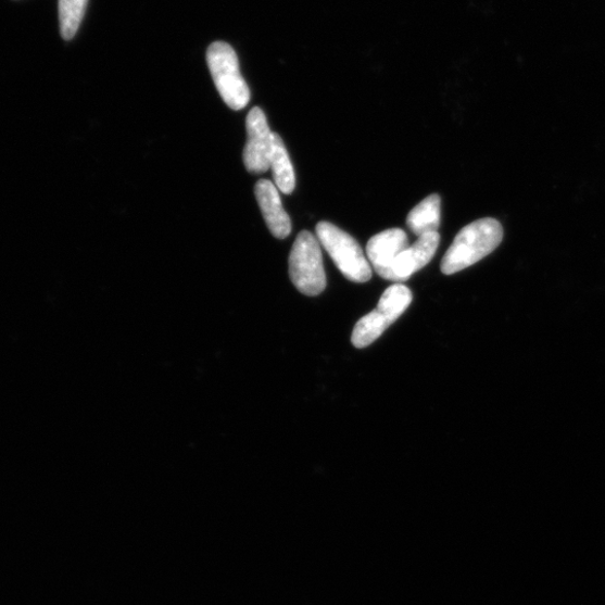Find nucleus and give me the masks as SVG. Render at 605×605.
Here are the masks:
<instances>
[{
    "label": "nucleus",
    "mask_w": 605,
    "mask_h": 605,
    "mask_svg": "<svg viewBox=\"0 0 605 605\" xmlns=\"http://www.w3.org/2000/svg\"><path fill=\"white\" fill-rule=\"evenodd\" d=\"M504 238L502 224L492 218L477 220L455 237L441 263L445 275H453L480 262L495 251Z\"/></svg>",
    "instance_id": "nucleus-1"
},
{
    "label": "nucleus",
    "mask_w": 605,
    "mask_h": 605,
    "mask_svg": "<svg viewBox=\"0 0 605 605\" xmlns=\"http://www.w3.org/2000/svg\"><path fill=\"white\" fill-rule=\"evenodd\" d=\"M413 301V294L405 285L396 282L388 288L377 307L355 325L351 341L355 348L364 349L374 343L404 314Z\"/></svg>",
    "instance_id": "nucleus-2"
},
{
    "label": "nucleus",
    "mask_w": 605,
    "mask_h": 605,
    "mask_svg": "<svg viewBox=\"0 0 605 605\" xmlns=\"http://www.w3.org/2000/svg\"><path fill=\"white\" fill-rule=\"evenodd\" d=\"M206 62L226 104L232 111H242L251 101V90L240 74L239 61L232 47L225 42L212 43L206 52Z\"/></svg>",
    "instance_id": "nucleus-3"
},
{
    "label": "nucleus",
    "mask_w": 605,
    "mask_h": 605,
    "mask_svg": "<svg viewBox=\"0 0 605 605\" xmlns=\"http://www.w3.org/2000/svg\"><path fill=\"white\" fill-rule=\"evenodd\" d=\"M316 235L346 279L353 282L370 280L371 266L357 240L327 222L316 225Z\"/></svg>",
    "instance_id": "nucleus-4"
},
{
    "label": "nucleus",
    "mask_w": 605,
    "mask_h": 605,
    "mask_svg": "<svg viewBox=\"0 0 605 605\" xmlns=\"http://www.w3.org/2000/svg\"><path fill=\"white\" fill-rule=\"evenodd\" d=\"M290 277L304 295L317 297L327 288L322 245L310 231H302L290 255Z\"/></svg>",
    "instance_id": "nucleus-5"
},
{
    "label": "nucleus",
    "mask_w": 605,
    "mask_h": 605,
    "mask_svg": "<svg viewBox=\"0 0 605 605\" xmlns=\"http://www.w3.org/2000/svg\"><path fill=\"white\" fill-rule=\"evenodd\" d=\"M245 127L248 140L243 150L244 167L252 174L265 173L270 168L274 133L260 106L249 112Z\"/></svg>",
    "instance_id": "nucleus-6"
},
{
    "label": "nucleus",
    "mask_w": 605,
    "mask_h": 605,
    "mask_svg": "<svg viewBox=\"0 0 605 605\" xmlns=\"http://www.w3.org/2000/svg\"><path fill=\"white\" fill-rule=\"evenodd\" d=\"M441 237L439 232L426 234L418 237L417 241L409 245L390 267L386 279L403 282L413 274L429 264L438 251Z\"/></svg>",
    "instance_id": "nucleus-7"
},
{
    "label": "nucleus",
    "mask_w": 605,
    "mask_h": 605,
    "mask_svg": "<svg viewBox=\"0 0 605 605\" xmlns=\"http://www.w3.org/2000/svg\"><path fill=\"white\" fill-rule=\"evenodd\" d=\"M408 247L409 240L403 229H388L369 240L367 257L375 272L386 279L390 267Z\"/></svg>",
    "instance_id": "nucleus-8"
},
{
    "label": "nucleus",
    "mask_w": 605,
    "mask_h": 605,
    "mask_svg": "<svg viewBox=\"0 0 605 605\" xmlns=\"http://www.w3.org/2000/svg\"><path fill=\"white\" fill-rule=\"evenodd\" d=\"M255 194L272 235L277 239L288 238L292 232V222L282 207L277 187L268 180H260Z\"/></svg>",
    "instance_id": "nucleus-9"
},
{
    "label": "nucleus",
    "mask_w": 605,
    "mask_h": 605,
    "mask_svg": "<svg viewBox=\"0 0 605 605\" xmlns=\"http://www.w3.org/2000/svg\"><path fill=\"white\" fill-rule=\"evenodd\" d=\"M441 225V197L432 194L417 204L407 217V226L416 236L438 232Z\"/></svg>",
    "instance_id": "nucleus-10"
},
{
    "label": "nucleus",
    "mask_w": 605,
    "mask_h": 605,
    "mask_svg": "<svg viewBox=\"0 0 605 605\" xmlns=\"http://www.w3.org/2000/svg\"><path fill=\"white\" fill-rule=\"evenodd\" d=\"M270 168L277 189L283 194L293 193L297 186L294 168L281 137L276 133L273 139Z\"/></svg>",
    "instance_id": "nucleus-11"
},
{
    "label": "nucleus",
    "mask_w": 605,
    "mask_h": 605,
    "mask_svg": "<svg viewBox=\"0 0 605 605\" xmlns=\"http://www.w3.org/2000/svg\"><path fill=\"white\" fill-rule=\"evenodd\" d=\"M88 0H59V16L62 38L73 40L80 27Z\"/></svg>",
    "instance_id": "nucleus-12"
}]
</instances>
